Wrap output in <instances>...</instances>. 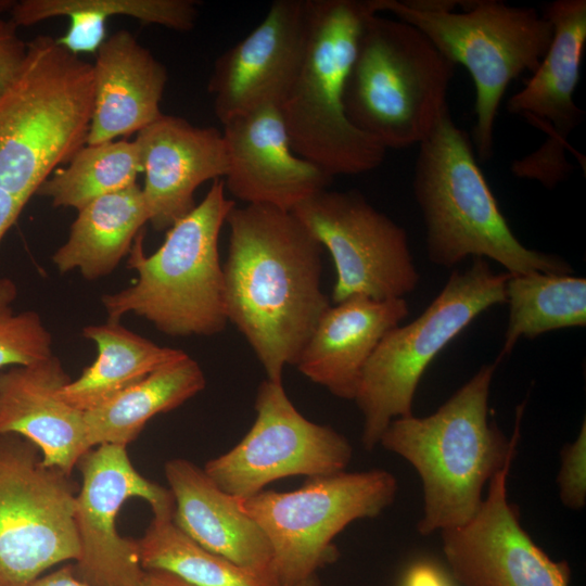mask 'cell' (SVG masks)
<instances>
[{
    "instance_id": "4",
    "label": "cell",
    "mask_w": 586,
    "mask_h": 586,
    "mask_svg": "<svg viewBox=\"0 0 586 586\" xmlns=\"http://www.w3.org/2000/svg\"><path fill=\"white\" fill-rule=\"evenodd\" d=\"M92 112V64L51 36L27 42L24 66L0 98V189L27 203L87 144Z\"/></svg>"
},
{
    "instance_id": "5",
    "label": "cell",
    "mask_w": 586,
    "mask_h": 586,
    "mask_svg": "<svg viewBox=\"0 0 586 586\" xmlns=\"http://www.w3.org/2000/svg\"><path fill=\"white\" fill-rule=\"evenodd\" d=\"M374 13L391 12L419 29L455 65L470 73L475 89L476 155L493 154L494 129L509 84L531 74L545 56L552 25L535 9L497 0H369Z\"/></svg>"
},
{
    "instance_id": "31",
    "label": "cell",
    "mask_w": 586,
    "mask_h": 586,
    "mask_svg": "<svg viewBox=\"0 0 586 586\" xmlns=\"http://www.w3.org/2000/svg\"><path fill=\"white\" fill-rule=\"evenodd\" d=\"M16 286L0 278V370L28 366L51 357L52 337L40 316L31 310L15 313Z\"/></svg>"
},
{
    "instance_id": "37",
    "label": "cell",
    "mask_w": 586,
    "mask_h": 586,
    "mask_svg": "<svg viewBox=\"0 0 586 586\" xmlns=\"http://www.w3.org/2000/svg\"><path fill=\"white\" fill-rule=\"evenodd\" d=\"M138 586H193L179 576L162 570H145Z\"/></svg>"
},
{
    "instance_id": "23",
    "label": "cell",
    "mask_w": 586,
    "mask_h": 586,
    "mask_svg": "<svg viewBox=\"0 0 586 586\" xmlns=\"http://www.w3.org/2000/svg\"><path fill=\"white\" fill-rule=\"evenodd\" d=\"M175 500L174 523L203 548L246 568L273 566L272 549L260 526L193 462L165 463Z\"/></svg>"
},
{
    "instance_id": "32",
    "label": "cell",
    "mask_w": 586,
    "mask_h": 586,
    "mask_svg": "<svg viewBox=\"0 0 586 586\" xmlns=\"http://www.w3.org/2000/svg\"><path fill=\"white\" fill-rule=\"evenodd\" d=\"M561 501L579 510L586 504V422L578 436L561 450V467L557 477Z\"/></svg>"
},
{
    "instance_id": "13",
    "label": "cell",
    "mask_w": 586,
    "mask_h": 586,
    "mask_svg": "<svg viewBox=\"0 0 586 586\" xmlns=\"http://www.w3.org/2000/svg\"><path fill=\"white\" fill-rule=\"evenodd\" d=\"M255 411L245 436L203 469L225 493L245 498L280 479L345 471L353 455L347 438L329 425L306 419L282 382L266 379L259 384Z\"/></svg>"
},
{
    "instance_id": "16",
    "label": "cell",
    "mask_w": 586,
    "mask_h": 586,
    "mask_svg": "<svg viewBox=\"0 0 586 586\" xmlns=\"http://www.w3.org/2000/svg\"><path fill=\"white\" fill-rule=\"evenodd\" d=\"M511 463L489 480L487 496L468 523L441 531L453 576L462 586H569V563L551 560L533 542L508 501Z\"/></svg>"
},
{
    "instance_id": "8",
    "label": "cell",
    "mask_w": 586,
    "mask_h": 586,
    "mask_svg": "<svg viewBox=\"0 0 586 586\" xmlns=\"http://www.w3.org/2000/svg\"><path fill=\"white\" fill-rule=\"evenodd\" d=\"M455 66L412 25L371 14L346 79L345 114L386 150L419 145L448 109Z\"/></svg>"
},
{
    "instance_id": "20",
    "label": "cell",
    "mask_w": 586,
    "mask_h": 586,
    "mask_svg": "<svg viewBox=\"0 0 586 586\" xmlns=\"http://www.w3.org/2000/svg\"><path fill=\"white\" fill-rule=\"evenodd\" d=\"M69 381L54 355L0 370V434L14 433L29 440L40 449L46 466L72 475L91 447L84 411L60 396Z\"/></svg>"
},
{
    "instance_id": "36",
    "label": "cell",
    "mask_w": 586,
    "mask_h": 586,
    "mask_svg": "<svg viewBox=\"0 0 586 586\" xmlns=\"http://www.w3.org/2000/svg\"><path fill=\"white\" fill-rule=\"evenodd\" d=\"M31 586H90L74 574L73 565H64L59 570L40 576Z\"/></svg>"
},
{
    "instance_id": "39",
    "label": "cell",
    "mask_w": 586,
    "mask_h": 586,
    "mask_svg": "<svg viewBox=\"0 0 586 586\" xmlns=\"http://www.w3.org/2000/svg\"><path fill=\"white\" fill-rule=\"evenodd\" d=\"M14 3V0H0V14L10 11Z\"/></svg>"
},
{
    "instance_id": "28",
    "label": "cell",
    "mask_w": 586,
    "mask_h": 586,
    "mask_svg": "<svg viewBox=\"0 0 586 586\" xmlns=\"http://www.w3.org/2000/svg\"><path fill=\"white\" fill-rule=\"evenodd\" d=\"M137 544L144 571H167L193 586H281L273 566H241L203 548L174 523L173 514L153 515Z\"/></svg>"
},
{
    "instance_id": "12",
    "label": "cell",
    "mask_w": 586,
    "mask_h": 586,
    "mask_svg": "<svg viewBox=\"0 0 586 586\" xmlns=\"http://www.w3.org/2000/svg\"><path fill=\"white\" fill-rule=\"evenodd\" d=\"M333 260L332 301L404 298L419 283L404 228L357 191L321 190L291 211Z\"/></svg>"
},
{
    "instance_id": "38",
    "label": "cell",
    "mask_w": 586,
    "mask_h": 586,
    "mask_svg": "<svg viewBox=\"0 0 586 586\" xmlns=\"http://www.w3.org/2000/svg\"><path fill=\"white\" fill-rule=\"evenodd\" d=\"M291 586H320V582L315 574Z\"/></svg>"
},
{
    "instance_id": "33",
    "label": "cell",
    "mask_w": 586,
    "mask_h": 586,
    "mask_svg": "<svg viewBox=\"0 0 586 586\" xmlns=\"http://www.w3.org/2000/svg\"><path fill=\"white\" fill-rule=\"evenodd\" d=\"M16 29L12 20L0 16V98L17 79L27 55V42L18 37Z\"/></svg>"
},
{
    "instance_id": "19",
    "label": "cell",
    "mask_w": 586,
    "mask_h": 586,
    "mask_svg": "<svg viewBox=\"0 0 586 586\" xmlns=\"http://www.w3.org/2000/svg\"><path fill=\"white\" fill-rule=\"evenodd\" d=\"M144 173L143 198L149 222L168 230L194 207V192L207 180L226 176L229 156L222 131L163 114L135 140Z\"/></svg>"
},
{
    "instance_id": "7",
    "label": "cell",
    "mask_w": 586,
    "mask_h": 586,
    "mask_svg": "<svg viewBox=\"0 0 586 586\" xmlns=\"http://www.w3.org/2000/svg\"><path fill=\"white\" fill-rule=\"evenodd\" d=\"M308 33L280 112L293 152L334 177L379 167L386 149L347 118L344 89L369 0H307Z\"/></svg>"
},
{
    "instance_id": "3",
    "label": "cell",
    "mask_w": 586,
    "mask_h": 586,
    "mask_svg": "<svg viewBox=\"0 0 586 586\" xmlns=\"http://www.w3.org/2000/svg\"><path fill=\"white\" fill-rule=\"evenodd\" d=\"M413 192L425 226L429 259L450 268L472 256L508 273H572L564 259L523 245L501 213L466 131L449 109L419 143Z\"/></svg>"
},
{
    "instance_id": "1",
    "label": "cell",
    "mask_w": 586,
    "mask_h": 586,
    "mask_svg": "<svg viewBox=\"0 0 586 586\" xmlns=\"http://www.w3.org/2000/svg\"><path fill=\"white\" fill-rule=\"evenodd\" d=\"M222 266L225 306L262 364L282 382L331 306L321 289V244L289 211L266 204L234 206L227 216Z\"/></svg>"
},
{
    "instance_id": "25",
    "label": "cell",
    "mask_w": 586,
    "mask_h": 586,
    "mask_svg": "<svg viewBox=\"0 0 586 586\" xmlns=\"http://www.w3.org/2000/svg\"><path fill=\"white\" fill-rule=\"evenodd\" d=\"M205 384L203 370L187 353L163 365L109 402L84 412L89 446H127L151 418L178 408Z\"/></svg>"
},
{
    "instance_id": "17",
    "label": "cell",
    "mask_w": 586,
    "mask_h": 586,
    "mask_svg": "<svg viewBox=\"0 0 586 586\" xmlns=\"http://www.w3.org/2000/svg\"><path fill=\"white\" fill-rule=\"evenodd\" d=\"M307 33V0H277L258 26L218 56L207 90L221 124L263 106H281L298 73Z\"/></svg>"
},
{
    "instance_id": "29",
    "label": "cell",
    "mask_w": 586,
    "mask_h": 586,
    "mask_svg": "<svg viewBox=\"0 0 586 586\" xmlns=\"http://www.w3.org/2000/svg\"><path fill=\"white\" fill-rule=\"evenodd\" d=\"M9 12L17 27L68 16V29L56 40L77 55L97 53L106 39L105 22L110 16H130L166 28H174L180 18L175 0H22L15 1Z\"/></svg>"
},
{
    "instance_id": "34",
    "label": "cell",
    "mask_w": 586,
    "mask_h": 586,
    "mask_svg": "<svg viewBox=\"0 0 586 586\" xmlns=\"http://www.w3.org/2000/svg\"><path fill=\"white\" fill-rule=\"evenodd\" d=\"M403 586H450L443 573L426 561L412 564L404 578Z\"/></svg>"
},
{
    "instance_id": "27",
    "label": "cell",
    "mask_w": 586,
    "mask_h": 586,
    "mask_svg": "<svg viewBox=\"0 0 586 586\" xmlns=\"http://www.w3.org/2000/svg\"><path fill=\"white\" fill-rule=\"evenodd\" d=\"M509 320L497 361L521 337L586 326V280L571 273L534 271L510 275L506 284Z\"/></svg>"
},
{
    "instance_id": "26",
    "label": "cell",
    "mask_w": 586,
    "mask_h": 586,
    "mask_svg": "<svg viewBox=\"0 0 586 586\" xmlns=\"http://www.w3.org/2000/svg\"><path fill=\"white\" fill-rule=\"evenodd\" d=\"M82 335L95 343L98 356L60 396L84 412L109 402L186 352L160 346L124 328L119 321L87 326Z\"/></svg>"
},
{
    "instance_id": "24",
    "label": "cell",
    "mask_w": 586,
    "mask_h": 586,
    "mask_svg": "<svg viewBox=\"0 0 586 586\" xmlns=\"http://www.w3.org/2000/svg\"><path fill=\"white\" fill-rule=\"evenodd\" d=\"M149 222L137 183L103 195L78 211L67 241L52 256L60 272L73 269L93 280L111 273Z\"/></svg>"
},
{
    "instance_id": "2",
    "label": "cell",
    "mask_w": 586,
    "mask_h": 586,
    "mask_svg": "<svg viewBox=\"0 0 586 586\" xmlns=\"http://www.w3.org/2000/svg\"><path fill=\"white\" fill-rule=\"evenodd\" d=\"M498 362L482 366L432 415L392 420L379 441L422 481L423 514L417 525L422 535L468 523L481 507L486 482L514 458L523 406L511 438L488 418Z\"/></svg>"
},
{
    "instance_id": "9",
    "label": "cell",
    "mask_w": 586,
    "mask_h": 586,
    "mask_svg": "<svg viewBox=\"0 0 586 586\" xmlns=\"http://www.w3.org/2000/svg\"><path fill=\"white\" fill-rule=\"evenodd\" d=\"M508 272L496 273L481 257L455 270L415 320L390 330L362 369L354 399L362 413L361 443L372 450L396 418L412 415L419 381L436 355L477 316L506 303Z\"/></svg>"
},
{
    "instance_id": "14",
    "label": "cell",
    "mask_w": 586,
    "mask_h": 586,
    "mask_svg": "<svg viewBox=\"0 0 586 586\" xmlns=\"http://www.w3.org/2000/svg\"><path fill=\"white\" fill-rule=\"evenodd\" d=\"M77 466L82 482L76 496L79 555L74 574L90 586H138L144 574L138 544L118 534L117 514L131 497L146 500L153 515L174 514L171 492L135 469L127 446H95Z\"/></svg>"
},
{
    "instance_id": "35",
    "label": "cell",
    "mask_w": 586,
    "mask_h": 586,
    "mask_svg": "<svg viewBox=\"0 0 586 586\" xmlns=\"http://www.w3.org/2000/svg\"><path fill=\"white\" fill-rule=\"evenodd\" d=\"M25 204V202L0 189V241L15 222Z\"/></svg>"
},
{
    "instance_id": "15",
    "label": "cell",
    "mask_w": 586,
    "mask_h": 586,
    "mask_svg": "<svg viewBox=\"0 0 586 586\" xmlns=\"http://www.w3.org/2000/svg\"><path fill=\"white\" fill-rule=\"evenodd\" d=\"M543 14L552 25L551 42L524 87L508 100L507 111L546 136L535 152L512 163L511 171L551 189L572 170L568 139L584 116L574 92L586 44V1L556 0L545 5Z\"/></svg>"
},
{
    "instance_id": "18",
    "label": "cell",
    "mask_w": 586,
    "mask_h": 586,
    "mask_svg": "<svg viewBox=\"0 0 586 586\" xmlns=\"http://www.w3.org/2000/svg\"><path fill=\"white\" fill-rule=\"evenodd\" d=\"M222 126L229 156L225 188L245 204L291 212L331 183L333 177L293 152L280 107L263 106Z\"/></svg>"
},
{
    "instance_id": "11",
    "label": "cell",
    "mask_w": 586,
    "mask_h": 586,
    "mask_svg": "<svg viewBox=\"0 0 586 586\" xmlns=\"http://www.w3.org/2000/svg\"><path fill=\"white\" fill-rule=\"evenodd\" d=\"M76 496L71 475L46 466L33 442L0 434V586H31L78 558Z\"/></svg>"
},
{
    "instance_id": "21",
    "label": "cell",
    "mask_w": 586,
    "mask_h": 586,
    "mask_svg": "<svg viewBox=\"0 0 586 586\" xmlns=\"http://www.w3.org/2000/svg\"><path fill=\"white\" fill-rule=\"evenodd\" d=\"M409 314L405 298L354 295L322 315L297 360V370L343 399H354L364 367L383 336Z\"/></svg>"
},
{
    "instance_id": "6",
    "label": "cell",
    "mask_w": 586,
    "mask_h": 586,
    "mask_svg": "<svg viewBox=\"0 0 586 586\" xmlns=\"http://www.w3.org/2000/svg\"><path fill=\"white\" fill-rule=\"evenodd\" d=\"M235 203L226 198L221 178L204 199L176 221L158 250L145 255L140 232L130 250L129 266L138 279L102 297L110 321L136 314L169 336H211L228 322L224 270L218 240Z\"/></svg>"
},
{
    "instance_id": "22",
    "label": "cell",
    "mask_w": 586,
    "mask_h": 586,
    "mask_svg": "<svg viewBox=\"0 0 586 586\" xmlns=\"http://www.w3.org/2000/svg\"><path fill=\"white\" fill-rule=\"evenodd\" d=\"M93 112L87 144L139 132L163 113L165 66L126 29L105 39L95 53Z\"/></svg>"
},
{
    "instance_id": "10",
    "label": "cell",
    "mask_w": 586,
    "mask_h": 586,
    "mask_svg": "<svg viewBox=\"0 0 586 586\" xmlns=\"http://www.w3.org/2000/svg\"><path fill=\"white\" fill-rule=\"evenodd\" d=\"M397 487L393 474L374 469L309 477L291 492L263 489L235 498L266 534L281 586H291L334 562L333 538L349 523L379 515Z\"/></svg>"
},
{
    "instance_id": "30",
    "label": "cell",
    "mask_w": 586,
    "mask_h": 586,
    "mask_svg": "<svg viewBox=\"0 0 586 586\" xmlns=\"http://www.w3.org/2000/svg\"><path fill=\"white\" fill-rule=\"evenodd\" d=\"M140 173V156L135 141L86 144L65 169L44 180L36 194L49 198L53 206L79 211L103 195L135 184Z\"/></svg>"
}]
</instances>
